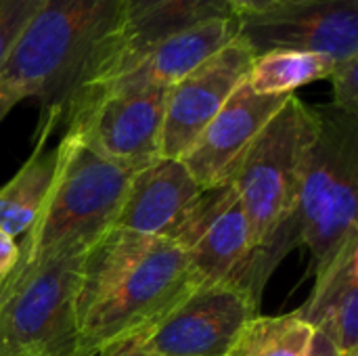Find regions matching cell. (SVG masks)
<instances>
[{
    "label": "cell",
    "mask_w": 358,
    "mask_h": 356,
    "mask_svg": "<svg viewBox=\"0 0 358 356\" xmlns=\"http://www.w3.org/2000/svg\"><path fill=\"white\" fill-rule=\"evenodd\" d=\"M19 260H21V245L15 241V237H10L0 229V290L6 285V281L19 266Z\"/></svg>",
    "instance_id": "22"
},
{
    "label": "cell",
    "mask_w": 358,
    "mask_h": 356,
    "mask_svg": "<svg viewBox=\"0 0 358 356\" xmlns=\"http://www.w3.org/2000/svg\"><path fill=\"white\" fill-rule=\"evenodd\" d=\"M252 61V50L235 38L187 78L168 88L159 149L162 157H185L229 97L245 82Z\"/></svg>",
    "instance_id": "10"
},
{
    "label": "cell",
    "mask_w": 358,
    "mask_h": 356,
    "mask_svg": "<svg viewBox=\"0 0 358 356\" xmlns=\"http://www.w3.org/2000/svg\"><path fill=\"white\" fill-rule=\"evenodd\" d=\"M315 329L296 313L254 317L241 332L231 356H306Z\"/></svg>",
    "instance_id": "19"
},
{
    "label": "cell",
    "mask_w": 358,
    "mask_h": 356,
    "mask_svg": "<svg viewBox=\"0 0 358 356\" xmlns=\"http://www.w3.org/2000/svg\"><path fill=\"white\" fill-rule=\"evenodd\" d=\"M329 80L334 86L331 107L348 115H358V57L336 63Z\"/></svg>",
    "instance_id": "21"
},
{
    "label": "cell",
    "mask_w": 358,
    "mask_h": 356,
    "mask_svg": "<svg viewBox=\"0 0 358 356\" xmlns=\"http://www.w3.org/2000/svg\"><path fill=\"white\" fill-rule=\"evenodd\" d=\"M203 191L180 159L159 157L134 172L113 227L178 243Z\"/></svg>",
    "instance_id": "14"
},
{
    "label": "cell",
    "mask_w": 358,
    "mask_h": 356,
    "mask_svg": "<svg viewBox=\"0 0 358 356\" xmlns=\"http://www.w3.org/2000/svg\"><path fill=\"white\" fill-rule=\"evenodd\" d=\"M195 287L199 281L178 243L111 227L82 254L78 356H105L134 340Z\"/></svg>",
    "instance_id": "1"
},
{
    "label": "cell",
    "mask_w": 358,
    "mask_h": 356,
    "mask_svg": "<svg viewBox=\"0 0 358 356\" xmlns=\"http://www.w3.org/2000/svg\"><path fill=\"white\" fill-rule=\"evenodd\" d=\"M283 2H292V0H233L237 15L264 10V8H271V6H277V4H283Z\"/></svg>",
    "instance_id": "24"
},
{
    "label": "cell",
    "mask_w": 358,
    "mask_h": 356,
    "mask_svg": "<svg viewBox=\"0 0 358 356\" xmlns=\"http://www.w3.org/2000/svg\"><path fill=\"white\" fill-rule=\"evenodd\" d=\"M258 302L235 283L199 285L159 323L120 348L153 356H231L241 332L258 317Z\"/></svg>",
    "instance_id": "8"
},
{
    "label": "cell",
    "mask_w": 358,
    "mask_h": 356,
    "mask_svg": "<svg viewBox=\"0 0 358 356\" xmlns=\"http://www.w3.org/2000/svg\"><path fill=\"white\" fill-rule=\"evenodd\" d=\"M105 356H153V355L143 353V350H136V348H117V350H113V353H109V355H105Z\"/></svg>",
    "instance_id": "26"
},
{
    "label": "cell",
    "mask_w": 358,
    "mask_h": 356,
    "mask_svg": "<svg viewBox=\"0 0 358 356\" xmlns=\"http://www.w3.org/2000/svg\"><path fill=\"white\" fill-rule=\"evenodd\" d=\"M120 17V0H44L0 69V86L65 118L96 76Z\"/></svg>",
    "instance_id": "3"
},
{
    "label": "cell",
    "mask_w": 358,
    "mask_h": 356,
    "mask_svg": "<svg viewBox=\"0 0 358 356\" xmlns=\"http://www.w3.org/2000/svg\"><path fill=\"white\" fill-rule=\"evenodd\" d=\"M57 151V172L44 206L25 235L21 260L84 252L115 225L136 172L103 157L69 130Z\"/></svg>",
    "instance_id": "4"
},
{
    "label": "cell",
    "mask_w": 358,
    "mask_h": 356,
    "mask_svg": "<svg viewBox=\"0 0 358 356\" xmlns=\"http://www.w3.org/2000/svg\"><path fill=\"white\" fill-rule=\"evenodd\" d=\"M235 17L233 0H120L113 40L94 80L84 90L120 76L143 52L185 29L212 19Z\"/></svg>",
    "instance_id": "12"
},
{
    "label": "cell",
    "mask_w": 358,
    "mask_h": 356,
    "mask_svg": "<svg viewBox=\"0 0 358 356\" xmlns=\"http://www.w3.org/2000/svg\"><path fill=\"white\" fill-rule=\"evenodd\" d=\"M59 124V115L44 113L40 138L27 157V162L17 170V174L0 189V229L10 237H25L50 191L59 151L48 149V136Z\"/></svg>",
    "instance_id": "17"
},
{
    "label": "cell",
    "mask_w": 358,
    "mask_h": 356,
    "mask_svg": "<svg viewBox=\"0 0 358 356\" xmlns=\"http://www.w3.org/2000/svg\"><path fill=\"white\" fill-rule=\"evenodd\" d=\"M319 130L321 111L289 94L254 138L231 178L254 243V256L239 285L256 298L281 256L298 243L292 216Z\"/></svg>",
    "instance_id": "2"
},
{
    "label": "cell",
    "mask_w": 358,
    "mask_h": 356,
    "mask_svg": "<svg viewBox=\"0 0 358 356\" xmlns=\"http://www.w3.org/2000/svg\"><path fill=\"white\" fill-rule=\"evenodd\" d=\"M178 245L187 252L199 285H239L254 256V243L233 180L203 191Z\"/></svg>",
    "instance_id": "11"
},
{
    "label": "cell",
    "mask_w": 358,
    "mask_h": 356,
    "mask_svg": "<svg viewBox=\"0 0 358 356\" xmlns=\"http://www.w3.org/2000/svg\"><path fill=\"white\" fill-rule=\"evenodd\" d=\"M289 94H258L243 82L180 159L201 189L233 178L241 157Z\"/></svg>",
    "instance_id": "13"
},
{
    "label": "cell",
    "mask_w": 358,
    "mask_h": 356,
    "mask_svg": "<svg viewBox=\"0 0 358 356\" xmlns=\"http://www.w3.org/2000/svg\"><path fill=\"white\" fill-rule=\"evenodd\" d=\"M237 38L254 57L304 50L336 63L358 57V0H292L237 15Z\"/></svg>",
    "instance_id": "9"
},
{
    "label": "cell",
    "mask_w": 358,
    "mask_h": 356,
    "mask_svg": "<svg viewBox=\"0 0 358 356\" xmlns=\"http://www.w3.org/2000/svg\"><path fill=\"white\" fill-rule=\"evenodd\" d=\"M166 97L168 88L82 92L67 107V130L103 157L141 170L162 157Z\"/></svg>",
    "instance_id": "7"
},
{
    "label": "cell",
    "mask_w": 358,
    "mask_h": 356,
    "mask_svg": "<svg viewBox=\"0 0 358 356\" xmlns=\"http://www.w3.org/2000/svg\"><path fill=\"white\" fill-rule=\"evenodd\" d=\"M237 38L235 19H212L191 29H185L157 46L143 52L120 76L92 86L82 92L94 90H143V88H170L193 69L222 50ZM80 92V94H82Z\"/></svg>",
    "instance_id": "15"
},
{
    "label": "cell",
    "mask_w": 358,
    "mask_h": 356,
    "mask_svg": "<svg viewBox=\"0 0 358 356\" xmlns=\"http://www.w3.org/2000/svg\"><path fill=\"white\" fill-rule=\"evenodd\" d=\"M358 115L321 111V130L300 185L292 227L315 271L358 233Z\"/></svg>",
    "instance_id": "5"
},
{
    "label": "cell",
    "mask_w": 358,
    "mask_h": 356,
    "mask_svg": "<svg viewBox=\"0 0 358 356\" xmlns=\"http://www.w3.org/2000/svg\"><path fill=\"white\" fill-rule=\"evenodd\" d=\"M306 356H344L342 355V350L329 340V338H325L323 334H319V332H315V336H313V340H310V346H308V353Z\"/></svg>",
    "instance_id": "23"
},
{
    "label": "cell",
    "mask_w": 358,
    "mask_h": 356,
    "mask_svg": "<svg viewBox=\"0 0 358 356\" xmlns=\"http://www.w3.org/2000/svg\"><path fill=\"white\" fill-rule=\"evenodd\" d=\"M82 254L19 260L0 290V356H78Z\"/></svg>",
    "instance_id": "6"
},
{
    "label": "cell",
    "mask_w": 358,
    "mask_h": 356,
    "mask_svg": "<svg viewBox=\"0 0 358 356\" xmlns=\"http://www.w3.org/2000/svg\"><path fill=\"white\" fill-rule=\"evenodd\" d=\"M44 0H0V69Z\"/></svg>",
    "instance_id": "20"
},
{
    "label": "cell",
    "mask_w": 358,
    "mask_h": 356,
    "mask_svg": "<svg viewBox=\"0 0 358 356\" xmlns=\"http://www.w3.org/2000/svg\"><path fill=\"white\" fill-rule=\"evenodd\" d=\"M344 356H358V353H348V355H344Z\"/></svg>",
    "instance_id": "27"
},
{
    "label": "cell",
    "mask_w": 358,
    "mask_h": 356,
    "mask_svg": "<svg viewBox=\"0 0 358 356\" xmlns=\"http://www.w3.org/2000/svg\"><path fill=\"white\" fill-rule=\"evenodd\" d=\"M336 61L321 52L268 50L254 57L248 86L258 94H294L296 88L329 80Z\"/></svg>",
    "instance_id": "18"
},
{
    "label": "cell",
    "mask_w": 358,
    "mask_h": 356,
    "mask_svg": "<svg viewBox=\"0 0 358 356\" xmlns=\"http://www.w3.org/2000/svg\"><path fill=\"white\" fill-rule=\"evenodd\" d=\"M315 275L313 294L294 313L329 338L342 355L358 353V233L350 235Z\"/></svg>",
    "instance_id": "16"
},
{
    "label": "cell",
    "mask_w": 358,
    "mask_h": 356,
    "mask_svg": "<svg viewBox=\"0 0 358 356\" xmlns=\"http://www.w3.org/2000/svg\"><path fill=\"white\" fill-rule=\"evenodd\" d=\"M19 101H23L17 92H13L10 88H6V86H0V122L8 115V111L19 103Z\"/></svg>",
    "instance_id": "25"
}]
</instances>
